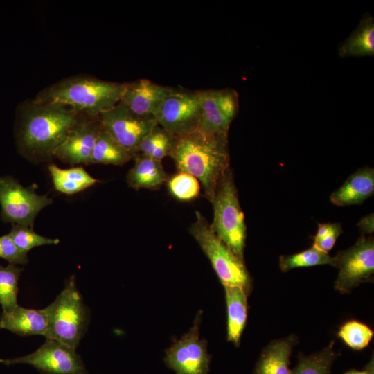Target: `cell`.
I'll return each instance as SVG.
<instances>
[{
	"label": "cell",
	"instance_id": "2e32d148",
	"mask_svg": "<svg viewBox=\"0 0 374 374\" xmlns=\"http://www.w3.org/2000/svg\"><path fill=\"white\" fill-rule=\"evenodd\" d=\"M374 193V170L364 167L352 174L330 197L339 206L359 204Z\"/></svg>",
	"mask_w": 374,
	"mask_h": 374
},
{
	"label": "cell",
	"instance_id": "4fadbf2b",
	"mask_svg": "<svg viewBox=\"0 0 374 374\" xmlns=\"http://www.w3.org/2000/svg\"><path fill=\"white\" fill-rule=\"evenodd\" d=\"M202 121L199 129L212 134H228L238 114L239 100L231 88L199 91Z\"/></svg>",
	"mask_w": 374,
	"mask_h": 374
},
{
	"label": "cell",
	"instance_id": "5b68a950",
	"mask_svg": "<svg viewBox=\"0 0 374 374\" xmlns=\"http://www.w3.org/2000/svg\"><path fill=\"white\" fill-rule=\"evenodd\" d=\"M211 230L240 260L244 261L246 238L244 215L229 170L220 181L214 198Z\"/></svg>",
	"mask_w": 374,
	"mask_h": 374
},
{
	"label": "cell",
	"instance_id": "52a82bcc",
	"mask_svg": "<svg viewBox=\"0 0 374 374\" xmlns=\"http://www.w3.org/2000/svg\"><path fill=\"white\" fill-rule=\"evenodd\" d=\"M47 195L35 193L32 187H24L14 178L0 177V204L3 222L33 228L38 213L51 204Z\"/></svg>",
	"mask_w": 374,
	"mask_h": 374
},
{
	"label": "cell",
	"instance_id": "ffe728a7",
	"mask_svg": "<svg viewBox=\"0 0 374 374\" xmlns=\"http://www.w3.org/2000/svg\"><path fill=\"white\" fill-rule=\"evenodd\" d=\"M292 338L273 341L262 353L255 368V374H291L290 356Z\"/></svg>",
	"mask_w": 374,
	"mask_h": 374
},
{
	"label": "cell",
	"instance_id": "f1b7e54d",
	"mask_svg": "<svg viewBox=\"0 0 374 374\" xmlns=\"http://www.w3.org/2000/svg\"><path fill=\"white\" fill-rule=\"evenodd\" d=\"M338 336L353 350H362L366 347L373 336V330L366 325L350 321L339 329Z\"/></svg>",
	"mask_w": 374,
	"mask_h": 374
},
{
	"label": "cell",
	"instance_id": "7a4b0ae2",
	"mask_svg": "<svg viewBox=\"0 0 374 374\" xmlns=\"http://www.w3.org/2000/svg\"><path fill=\"white\" fill-rule=\"evenodd\" d=\"M80 116L67 106L33 102L22 112L19 147L35 156L53 155Z\"/></svg>",
	"mask_w": 374,
	"mask_h": 374
},
{
	"label": "cell",
	"instance_id": "5bb4252c",
	"mask_svg": "<svg viewBox=\"0 0 374 374\" xmlns=\"http://www.w3.org/2000/svg\"><path fill=\"white\" fill-rule=\"evenodd\" d=\"M82 116L53 153L60 160L71 165L92 163V152L101 128L98 117Z\"/></svg>",
	"mask_w": 374,
	"mask_h": 374
},
{
	"label": "cell",
	"instance_id": "8992f818",
	"mask_svg": "<svg viewBox=\"0 0 374 374\" xmlns=\"http://www.w3.org/2000/svg\"><path fill=\"white\" fill-rule=\"evenodd\" d=\"M195 217L190 233L209 259L220 282L224 287L238 286L248 290L250 278L243 260L215 235L199 211H195Z\"/></svg>",
	"mask_w": 374,
	"mask_h": 374
},
{
	"label": "cell",
	"instance_id": "277c9868",
	"mask_svg": "<svg viewBox=\"0 0 374 374\" xmlns=\"http://www.w3.org/2000/svg\"><path fill=\"white\" fill-rule=\"evenodd\" d=\"M45 310L48 328L44 337L75 349L87 330L89 314L74 276L66 280L63 290Z\"/></svg>",
	"mask_w": 374,
	"mask_h": 374
},
{
	"label": "cell",
	"instance_id": "1f68e13d",
	"mask_svg": "<svg viewBox=\"0 0 374 374\" xmlns=\"http://www.w3.org/2000/svg\"><path fill=\"white\" fill-rule=\"evenodd\" d=\"M343 233L341 224L339 223H331L329 231L321 239L314 241V247L321 251L328 253L333 247L337 238Z\"/></svg>",
	"mask_w": 374,
	"mask_h": 374
},
{
	"label": "cell",
	"instance_id": "7c38bea8",
	"mask_svg": "<svg viewBox=\"0 0 374 374\" xmlns=\"http://www.w3.org/2000/svg\"><path fill=\"white\" fill-rule=\"evenodd\" d=\"M200 315L194 326L166 350V365L176 374H208L211 358L206 344L199 337Z\"/></svg>",
	"mask_w": 374,
	"mask_h": 374
},
{
	"label": "cell",
	"instance_id": "9c48e42d",
	"mask_svg": "<svg viewBox=\"0 0 374 374\" xmlns=\"http://www.w3.org/2000/svg\"><path fill=\"white\" fill-rule=\"evenodd\" d=\"M1 363L7 366L29 364L44 374H88L75 349L51 339H46L44 344L31 354L1 359Z\"/></svg>",
	"mask_w": 374,
	"mask_h": 374
},
{
	"label": "cell",
	"instance_id": "4316f807",
	"mask_svg": "<svg viewBox=\"0 0 374 374\" xmlns=\"http://www.w3.org/2000/svg\"><path fill=\"white\" fill-rule=\"evenodd\" d=\"M334 358L332 346L309 356H302L291 374H330Z\"/></svg>",
	"mask_w": 374,
	"mask_h": 374
},
{
	"label": "cell",
	"instance_id": "4dcf8cb0",
	"mask_svg": "<svg viewBox=\"0 0 374 374\" xmlns=\"http://www.w3.org/2000/svg\"><path fill=\"white\" fill-rule=\"evenodd\" d=\"M0 258L12 265H25L28 261L27 253L15 244L9 234L0 237Z\"/></svg>",
	"mask_w": 374,
	"mask_h": 374
},
{
	"label": "cell",
	"instance_id": "7402d4cb",
	"mask_svg": "<svg viewBox=\"0 0 374 374\" xmlns=\"http://www.w3.org/2000/svg\"><path fill=\"white\" fill-rule=\"evenodd\" d=\"M48 170L55 188L66 195L78 193L98 182L82 167L63 169L51 164Z\"/></svg>",
	"mask_w": 374,
	"mask_h": 374
},
{
	"label": "cell",
	"instance_id": "ba28073f",
	"mask_svg": "<svg viewBox=\"0 0 374 374\" xmlns=\"http://www.w3.org/2000/svg\"><path fill=\"white\" fill-rule=\"evenodd\" d=\"M155 119L159 126L177 137L198 130L202 121L199 91L173 89L163 100Z\"/></svg>",
	"mask_w": 374,
	"mask_h": 374
},
{
	"label": "cell",
	"instance_id": "44dd1931",
	"mask_svg": "<svg viewBox=\"0 0 374 374\" xmlns=\"http://www.w3.org/2000/svg\"><path fill=\"white\" fill-rule=\"evenodd\" d=\"M224 287L227 306V339L238 345L247 320L246 291L238 286Z\"/></svg>",
	"mask_w": 374,
	"mask_h": 374
},
{
	"label": "cell",
	"instance_id": "ac0fdd59",
	"mask_svg": "<svg viewBox=\"0 0 374 374\" xmlns=\"http://www.w3.org/2000/svg\"><path fill=\"white\" fill-rule=\"evenodd\" d=\"M135 163L127 175L128 185L136 189H158L166 180L167 175L161 161L137 153Z\"/></svg>",
	"mask_w": 374,
	"mask_h": 374
},
{
	"label": "cell",
	"instance_id": "e0dca14e",
	"mask_svg": "<svg viewBox=\"0 0 374 374\" xmlns=\"http://www.w3.org/2000/svg\"><path fill=\"white\" fill-rule=\"evenodd\" d=\"M47 328L45 308L36 310L17 305L10 312H2L0 317V329H7L21 336H44Z\"/></svg>",
	"mask_w": 374,
	"mask_h": 374
},
{
	"label": "cell",
	"instance_id": "30bf717a",
	"mask_svg": "<svg viewBox=\"0 0 374 374\" xmlns=\"http://www.w3.org/2000/svg\"><path fill=\"white\" fill-rule=\"evenodd\" d=\"M98 118L102 128L133 157L142 140L157 125L154 117L137 115L121 102Z\"/></svg>",
	"mask_w": 374,
	"mask_h": 374
},
{
	"label": "cell",
	"instance_id": "484cf974",
	"mask_svg": "<svg viewBox=\"0 0 374 374\" xmlns=\"http://www.w3.org/2000/svg\"><path fill=\"white\" fill-rule=\"evenodd\" d=\"M23 268L9 264L0 265V304L3 312H10L17 305L18 281Z\"/></svg>",
	"mask_w": 374,
	"mask_h": 374
},
{
	"label": "cell",
	"instance_id": "6da1fadb",
	"mask_svg": "<svg viewBox=\"0 0 374 374\" xmlns=\"http://www.w3.org/2000/svg\"><path fill=\"white\" fill-rule=\"evenodd\" d=\"M170 156L179 171L199 180L206 197L212 202L220 181L229 170L227 135L208 133L199 128L177 137Z\"/></svg>",
	"mask_w": 374,
	"mask_h": 374
},
{
	"label": "cell",
	"instance_id": "836d02e7",
	"mask_svg": "<svg viewBox=\"0 0 374 374\" xmlns=\"http://www.w3.org/2000/svg\"><path fill=\"white\" fill-rule=\"evenodd\" d=\"M345 374H373V361H371L364 371L351 370Z\"/></svg>",
	"mask_w": 374,
	"mask_h": 374
},
{
	"label": "cell",
	"instance_id": "3957f363",
	"mask_svg": "<svg viewBox=\"0 0 374 374\" xmlns=\"http://www.w3.org/2000/svg\"><path fill=\"white\" fill-rule=\"evenodd\" d=\"M125 87V83L74 77L43 90L34 102L67 106L81 115L96 118L120 102Z\"/></svg>",
	"mask_w": 374,
	"mask_h": 374
},
{
	"label": "cell",
	"instance_id": "8fae6325",
	"mask_svg": "<svg viewBox=\"0 0 374 374\" xmlns=\"http://www.w3.org/2000/svg\"><path fill=\"white\" fill-rule=\"evenodd\" d=\"M339 271L335 288L348 292L361 283L370 279L374 273V240L372 237H361L357 242L335 256Z\"/></svg>",
	"mask_w": 374,
	"mask_h": 374
},
{
	"label": "cell",
	"instance_id": "d6a6232c",
	"mask_svg": "<svg viewBox=\"0 0 374 374\" xmlns=\"http://www.w3.org/2000/svg\"><path fill=\"white\" fill-rule=\"evenodd\" d=\"M373 214H369L362 217L357 226L359 227L360 231L364 233H371L374 230V220Z\"/></svg>",
	"mask_w": 374,
	"mask_h": 374
},
{
	"label": "cell",
	"instance_id": "9a60e30c",
	"mask_svg": "<svg viewBox=\"0 0 374 374\" xmlns=\"http://www.w3.org/2000/svg\"><path fill=\"white\" fill-rule=\"evenodd\" d=\"M172 88L159 85L147 79L125 83L120 100L137 115L154 117Z\"/></svg>",
	"mask_w": 374,
	"mask_h": 374
},
{
	"label": "cell",
	"instance_id": "f546056e",
	"mask_svg": "<svg viewBox=\"0 0 374 374\" xmlns=\"http://www.w3.org/2000/svg\"><path fill=\"white\" fill-rule=\"evenodd\" d=\"M15 244L22 251L28 253L32 249L48 244H57L59 239H52L35 233L33 228L19 224H12L8 233Z\"/></svg>",
	"mask_w": 374,
	"mask_h": 374
},
{
	"label": "cell",
	"instance_id": "83f0119b",
	"mask_svg": "<svg viewBox=\"0 0 374 374\" xmlns=\"http://www.w3.org/2000/svg\"><path fill=\"white\" fill-rule=\"evenodd\" d=\"M170 194L180 201H190L196 198L200 192V183L194 176L179 171L168 180Z\"/></svg>",
	"mask_w": 374,
	"mask_h": 374
},
{
	"label": "cell",
	"instance_id": "e575fe53",
	"mask_svg": "<svg viewBox=\"0 0 374 374\" xmlns=\"http://www.w3.org/2000/svg\"><path fill=\"white\" fill-rule=\"evenodd\" d=\"M1 359H0V363L1 362Z\"/></svg>",
	"mask_w": 374,
	"mask_h": 374
},
{
	"label": "cell",
	"instance_id": "603a6c76",
	"mask_svg": "<svg viewBox=\"0 0 374 374\" xmlns=\"http://www.w3.org/2000/svg\"><path fill=\"white\" fill-rule=\"evenodd\" d=\"M132 157L127 149L101 127L92 152V163L122 166Z\"/></svg>",
	"mask_w": 374,
	"mask_h": 374
},
{
	"label": "cell",
	"instance_id": "cb8c5ba5",
	"mask_svg": "<svg viewBox=\"0 0 374 374\" xmlns=\"http://www.w3.org/2000/svg\"><path fill=\"white\" fill-rule=\"evenodd\" d=\"M176 140L177 136L157 124L140 143L136 154H143L161 161L165 157L170 155Z\"/></svg>",
	"mask_w": 374,
	"mask_h": 374
},
{
	"label": "cell",
	"instance_id": "d4e9b609",
	"mask_svg": "<svg viewBox=\"0 0 374 374\" xmlns=\"http://www.w3.org/2000/svg\"><path fill=\"white\" fill-rule=\"evenodd\" d=\"M336 257L312 246L303 251L280 257V268L283 271L303 267L330 265L336 267Z\"/></svg>",
	"mask_w": 374,
	"mask_h": 374
},
{
	"label": "cell",
	"instance_id": "d6986e66",
	"mask_svg": "<svg viewBox=\"0 0 374 374\" xmlns=\"http://www.w3.org/2000/svg\"><path fill=\"white\" fill-rule=\"evenodd\" d=\"M341 57L373 56L374 55V18L364 13L357 27L339 46Z\"/></svg>",
	"mask_w": 374,
	"mask_h": 374
}]
</instances>
